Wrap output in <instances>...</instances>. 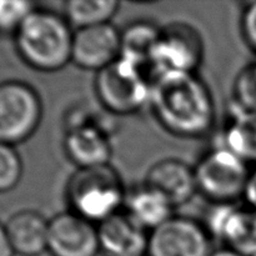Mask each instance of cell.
Masks as SVG:
<instances>
[{"label": "cell", "mask_w": 256, "mask_h": 256, "mask_svg": "<svg viewBox=\"0 0 256 256\" xmlns=\"http://www.w3.org/2000/svg\"><path fill=\"white\" fill-rule=\"evenodd\" d=\"M149 108L165 132L182 139L205 136L215 124L214 98L198 72L154 75Z\"/></svg>", "instance_id": "1"}, {"label": "cell", "mask_w": 256, "mask_h": 256, "mask_svg": "<svg viewBox=\"0 0 256 256\" xmlns=\"http://www.w3.org/2000/svg\"><path fill=\"white\" fill-rule=\"evenodd\" d=\"M74 29L62 14L35 8L14 34L22 62L32 69L54 72L72 62Z\"/></svg>", "instance_id": "2"}, {"label": "cell", "mask_w": 256, "mask_h": 256, "mask_svg": "<svg viewBox=\"0 0 256 256\" xmlns=\"http://www.w3.org/2000/svg\"><path fill=\"white\" fill-rule=\"evenodd\" d=\"M126 195L124 180L112 164L76 168L65 188L70 212L96 225L124 210Z\"/></svg>", "instance_id": "3"}, {"label": "cell", "mask_w": 256, "mask_h": 256, "mask_svg": "<svg viewBox=\"0 0 256 256\" xmlns=\"http://www.w3.org/2000/svg\"><path fill=\"white\" fill-rule=\"evenodd\" d=\"M152 76L148 70L120 56L95 74L94 90L108 112L132 115L149 106Z\"/></svg>", "instance_id": "4"}, {"label": "cell", "mask_w": 256, "mask_h": 256, "mask_svg": "<svg viewBox=\"0 0 256 256\" xmlns=\"http://www.w3.org/2000/svg\"><path fill=\"white\" fill-rule=\"evenodd\" d=\"M198 192L210 204H238L244 198L249 164L222 146L214 145L194 165Z\"/></svg>", "instance_id": "5"}, {"label": "cell", "mask_w": 256, "mask_h": 256, "mask_svg": "<svg viewBox=\"0 0 256 256\" xmlns=\"http://www.w3.org/2000/svg\"><path fill=\"white\" fill-rule=\"evenodd\" d=\"M42 119V98L28 82H0V142L16 145L35 134Z\"/></svg>", "instance_id": "6"}, {"label": "cell", "mask_w": 256, "mask_h": 256, "mask_svg": "<svg viewBox=\"0 0 256 256\" xmlns=\"http://www.w3.org/2000/svg\"><path fill=\"white\" fill-rule=\"evenodd\" d=\"M204 39L196 28L174 22L160 28L152 56V76L166 72H196L204 60Z\"/></svg>", "instance_id": "7"}, {"label": "cell", "mask_w": 256, "mask_h": 256, "mask_svg": "<svg viewBox=\"0 0 256 256\" xmlns=\"http://www.w3.org/2000/svg\"><path fill=\"white\" fill-rule=\"evenodd\" d=\"M212 242L202 222L174 215L149 232L146 256H212Z\"/></svg>", "instance_id": "8"}, {"label": "cell", "mask_w": 256, "mask_h": 256, "mask_svg": "<svg viewBox=\"0 0 256 256\" xmlns=\"http://www.w3.org/2000/svg\"><path fill=\"white\" fill-rule=\"evenodd\" d=\"M212 240L242 256H256V212L238 204H212L202 222Z\"/></svg>", "instance_id": "9"}, {"label": "cell", "mask_w": 256, "mask_h": 256, "mask_svg": "<svg viewBox=\"0 0 256 256\" xmlns=\"http://www.w3.org/2000/svg\"><path fill=\"white\" fill-rule=\"evenodd\" d=\"M48 252L50 256H98V225L75 212H60L49 220Z\"/></svg>", "instance_id": "10"}, {"label": "cell", "mask_w": 256, "mask_h": 256, "mask_svg": "<svg viewBox=\"0 0 256 256\" xmlns=\"http://www.w3.org/2000/svg\"><path fill=\"white\" fill-rule=\"evenodd\" d=\"M122 30L112 22L74 30L72 62L95 74L120 58Z\"/></svg>", "instance_id": "11"}, {"label": "cell", "mask_w": 256, "mask_h": 256, "mask_svg": "<svg viewBox=\"0 0 256 256\" xmlns=\"http://www.w3.org/2000/svg\"><path fill=\"white\" fill-rule=\"evenodd\" d=\"M62 148L76 168L110 164L112 144L106 128L89 119L74 120L65 132Z\"/></svg>", "instance_id": "12"}, {"label": "cell", "mask_w": 256, "mask_h": 256, "mask_svg": "<svg viewBox=\"0 0 256 256\" xmlns=\"http://www.w3.org/2000/svg\"><path fill=\"white\" fill-rule=\"evenodd\" d=\"M98 236L104 256H146L149 232L124 210L98 224Z\"/></svg>", "instance_id": "13"}, {"label": "cell", "mask_w": 256, "mask_h": 256, "mask_svg": "<svg viewBox=\"0 0 256 256\" xmlns=\"http://www.w3.org/2000/svg\"><path fill=\"white\" fill-rule=\"evenodd\" d=\"M144 182L164 194L175 208L189 202L198 192L194 166L174 158L155 162Z\"/></svg>", "instance_id": "14"}, {"label": "cell", "mask_w": 256, "mask_h": 256, "mask_svg": "<svg viewBox=\"0 0 256 256\" xmlns=\"http://www.w3.org/2000/svg\"><path fill=\"white\" fill-rule=\"evenodd\" d=\"M215 145L230 150L246 164L256 166V112L230 102L228 119Z\"/></svg>", "instance_id": "15"}, {"label": "cell", "mask_w": 256, "mask_h": 256, "mask_svg": "<svg viewBox=\"0 0 256 256\" xmlns=\"http://www.w3.org/2000/svg\"><path fill=\"white\" fill-rule=\"evenodd\" d=\"M12 250L20 256H39L48 250L49 220L34 210H22L5 224Z\"/></svg>", "instance_id": "16"}, {"label": "cell", "mask_w": 256, "mask_h": 256, "mask_svg": "<svg viewBox=\"0 0 256 256\" xmlns=\"http://www.w3.org/2000/svg\"><path fill=\"white\" fill-rule=\"evenodd\" d=\"M175 209L164 194L145 182L128 192L124 205V212L149 232L172 219Z\"/></svg>", "instance_id": "17"}, {"label": "cell", "mask_w": 256, "mask_h": 256, "mask_svg": "<svg viewBox=\"0 0 256 256\" xmlns=\"http://www.w3.org/2000/svg\"><path fill=\"white\" fill-rule=\"evenodd\" d=\"M159 34L160 28L149 20L130 22L122 30L120 56L135 62L152 74V56Z\"/></svg>", "instance_id": "18"}, {"label": "cell", "mask_w": 256, "mask_h": 256, "mask_svg": "<svg viewBox=\"0 0 256 256\" xmlns=\"http://www.w3.org/2000/svg\"><path fill=\"white\" fill-rule=\"evenodd\" d=\"M119 6L118 0H69L64 4L62 15L76 30L112 22Z\"/></svg>", "instance_id": "19"}, {"label": "cell", "mask_w": 256, "mask_h": 256, "mask_svg": "<svg viewBox=\"0 0 256 256\" xmlns=\"http://www.w3.org/2000/svg\"><path fill=\"white\" fill-rule=\"evenodd\" d=\"M232 102L242 109L256 112V60L238 74L232 86Z\"/></svg>", "instance_id": "20"}, {"label": "cell", "mask_w": 256, "mask_h": 256, "mask_svg": "<svg viewBox=\"0 0 256 256\" xmlns=\"http://www.w3.org/2000/svg\"><path fill=\"white\" fill-rule=\"evenodd\" d=\"M22 162L12 145L0 142V192H8L19 184Z\"/></svg>", "instance_id": "21"}, {"label": "cell", "mask_w": 256, "mask_h": 256, "mask_svg": "<svg viewBox=\"0 0 256 256\" xmlns=\"http://www.w3.org/2000/svg\"><path fill=\"white\" fill-rule=\"evenodd\" d=\"M34 9L32 2L0 0V34L14 35Z\"/></svg>", "instance_id": "22"}, {"label": "cell", "mask_w": 256, "mask_h": 256, "mask_svg": "<svg viewBox=\"0 0 256 256\" xmlns=\"http://www.w3.org/2000/svg\"><path fill=\"white\" fill-rule=\"evenodd\" d=\"M240 32L249 49L256 55V0L244 5L240 15Z\"/></svg>", "instance_id": "23"}, {"label": "cell", "mask_w": 256, "mask_h": 256, "mask_svg": "<svg viewBox=\"0 0 256 256\" xmlns=\"http://www.w3.org/2000/svg\"><path fill=\"white\" fill-rule=\"evenodd\" d=\"M242 200L245 202V205L252 208L256 212V166L250 172L249 180H248L246 189H245L244 198Z\"/></svg>", "instance_id": "24"}, {"label": "cell", "mask_w": 256, "mask_h": 256, "mask_svg": "<svg viewBox=\"0 0 256 256\" xmlns=\"http://www.w3.org/2000/svg\"><path fill=\"white\" fill-rule=\"evenodd\" d=\"M15 252L10 244L5 225L0 224V256H14Z\"/></svg>", "instance_id": "25"}, {"label": "cell", "mask_w": 256, "mask_h": 256, "mask_svg": "<svg viewBox=\"0 0 256 256\" xmlns=\"http://www.w3.org/2000/svg\"><path fill=\"white\" fill-rule=\"evenodd\" d=\"M212 256H242L239 252H234V250L229 249V248H220V249H215Z\"/></svg>", "instance_id": "26"}]
</instances>
